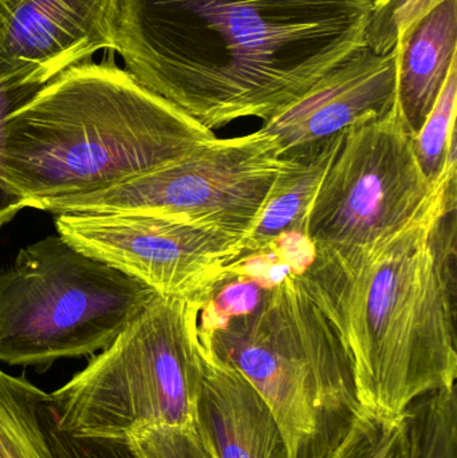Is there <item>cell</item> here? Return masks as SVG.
Listing matches in <instances>:
<instances>
[{"mask_svg":"<svg viewBox=\"0 0 457 458\" xmlns=\"http://www.w3.org/2000/svg\"><path fill=\"white\" fill-rule=\"evenodd\" d=\"M375 0H120L126 72L209 131L267 123L365 46Z\"/></svg>","mask_w":457,"mask_h":458,"instance_id":"1","label":"cell"},{"mask_svg":"<svg viewBox=\"0 0 457 458\" xmlns=\"http://www.w3.org/2000/svg\"><path fill=\"white\" fill-rule=\"evenodd\" d=\"M455 208L453 184L365 255L298 272L345 346L368 413L402 416L419 398L455 389Z\"/></svg>","mask_w":457,"mask_h":458,"instance_id":"2","label":"cell"},{"mask_svg":"<svg viewBox=\"0 0 457 458\" xmlns=\"http://www.w3.org/2000/svg\"><path fill=\"white\" fill-rule=\"evenodd\" d=\"M215 139L113 62H85L5 120L0 182L26 209L123 184Z\"/></svg>","mask_w":457,"mask_h":458,"instance_id":"3","label":"cell"},{"mask_svg":"<svg viewBox=\"0 0 457 458\" xmlns=\"http://www.w3.org/2000/svg\"><path fill=\"white\" fill-rule=\"evenodd\" d=\"M207 301L156 293L106 349L48 394L56 429L128 441L148 428H195L204 379L199 319Z\"/></svg>","mask_w":457,"mask_h":458,"instance_id":"4","label":"cell"},{"mask_svg":"<svg viewBox=\"0 0 457 458\" xmlns=\"http://www.w3.org/2000/svg\"><path fill=\"white\" fill-rule=\"evenodd\" d=\"M199 333L270 406L289 458L330 417L360 408L351 358L297 271L282 275L250 311L201 320Z\"/></svg>","mask_w":457,"mask_h":458,"instance_id":"5","label":"cell"},{"mask_svg":"<svg viewBox=\"0 0 457 458\" xmlns=\"http://www.w3.org/2000/svg\"><path fill=\"white\" fill-rule=\"evenodd\" d=\"M155 295L59 234L32 242L0 271V363L46 370L97 354Z\"/></svg>","mask_w":457,"mask_h":458,"instance_id":"6","label":"cell"},{"mask_svg":"<svg viewBox=\"0 0 457 458\" xmlns=\"http://www.w3.org/2000/svg\"><path fill=\"white\" fill-rule=\"evenodd\" d=\"M456 168L432 182L421 169L399 104L351 126L311 207L305 239L311 260L349 263L385 242L423 214Z\"/></svg>","mask_w":457,"mask_h":458,"instance_id":"7","label":"cell"},{"mask_svg":"<svg viewBox=\"0 0 457 458\" xmlns=\"http://www.w3.org/2000/svg\"><path fill=\"white\" fill-rule=\"evenodd\" d=\"M275 137L258 131L215 139L185 157L99 192L39 201L50 214L137 215L249 234L284 166Z\"/></svg>","mask_w":457,"mask_h":458,"instance_id":"8","label":"cell"},{"mask_svg":"<svg viewBox=\"0 0 457 458\" xmlns=\"http://www.w3.org/2000/svg\"><path fill=\"white\" fill-rule=\"evenodd\" d=\"M75 250L144 283L165 298L209 301L243 274V237L166 217L56 215Z\"/></svg>","mask_w":457,"mask_h":458,"instance_id":"9","label":"cell"},{"mask_svg":"<svg viewBox=\"0 0 457 458\" xmlns=\"http://www.w3.org/2000/svg\"><path fill=\"white\" fill-rule=\"evenodd\" d=\"M120 0H0V64L19 85L46 86L114 50Z\"/></svg>","mask_w":457,"mask_h":458,"instance_id":"10","label":"cell"},{"mask_svg":"<svg viewBox=\"0 0 457 458\" xmlns=\"http://www.w3.org/2000/svg\"><path fill=\"white\" fill-rule=\"evenodd\" d=\"M397 105V51L377 54L362 46L322 77L305 96L260 131L278 140L284 152L325 141Z\"/></svg>","mask_w":457,"mask_h":458,"instance_id":"11","label":"cell"},{"mask_svg":"<svg viewBox=\"0 0 457 458\" xmlns=\"http://www.w3.org/2000/svg\"><path fill=\"white\" fill-rule=\"evenodd\" d=\"M201 344L204 379L196 428L215 458H289L270 406L235 368Z\"/></svg>","mask_w":457,"mask_h":458,"instance_id":"12","label":"cell"},{"mask_svg":"<svg viewBox=\"0 0 457 458\" xmlns=\"http://www.w3.org/2000/svg\"><path fill=\"white\" fill-rule=\"evenodd\" d=\"M397 104L413 136L457 62V0H445L410 27L396 46Z\"/></svg>","mask_w":457,"mask_h":458,"instance_id":"13","label":"cell"},{"mask_svg":"<svg viewBox=\"0 0 457 458\" xmlns=\"http://www.w3.org/2000/svg\"><path fill=\"white\" fill-rule=\"evenodd\" d=\"M343 133L321 142L284 152V166L271 185L265 206L244 237V258L275 252L292 234L305 239L311 207L327 169L332 165Z\"/></svg>","mask_w":457,"mask_h":458,"instance_id":"14","label":"cell"},{"mask_svg":"<svg viewBox=\"0 0 457 458\" xmlns=\"http://www.w3.org/2000/svg\"><path fill=\"white\" fill-rule=\"evenodd\" d=\"M419 403L397 417H380L364 409L335 414L292 458H419Z\"/></svg>","mask_w":457,"mask_h":458,"instance_id":"15","label":"cell"},{"mask_svg":"<svg viewBox=\"0 0 457 458\" xmlns=\"http://www.w3.org/2000/svg\"><path fill=\"white\" fill-rule=\"evenodd\" d=\"M48 393L0 370V458H59L45 421Z\"/></svg>","mask_w":457,"mask_h":458,"instance_id":"16","label":"cell"},{"mask_svg":"<svg viewBox=\"0 0 457 458\" xmlns=\"http://www.w3.org/2000/svg\"><path fill=\"white\" fill-rule=\"evenodd\" d=\"M457 62L444 88L420 131L413 136V148L426 176L439 182L456 168Z\"/></svg>","mask_w":457,"mask_h":458,"instance_id":"17","label":"cell"},{"mask_svg":"<svg viewBox=\"0 0 457 458\" xmlns=\"http://www.w3.org/2000/svg\"><path fill=\"white\" fill-rule=\"evenodd\" d=\"M444 2L445 0H375L365 30V46L383 55L391 53L402 35L412 24Z\"/></svg>","mask_w":457,"mask_h":458,"instance_id":"18","label":"cell"},{"mask_svg":"<svg viewBox=\"0 0 457 458\" xmlns=\"http://www.w3.org/2000/svg\"><path fill=\"white\" fill-rule=\"evenodd\" d=\"M137 458H215L198 428H148L129 437Z\"/></svg>","mask_w":457,"mask_h":458,"instance_id":"19","label":"cell"},{"mask_svg":"<svg viewBox=\"0 0 457 458\" xmlns=\"http://www.w3.org/2000/svg\"><path fill=\"white\" fill-rule=\"evenodd\" d=\"M45 86L19 85L5 77L0 64V133L5 120L21 107L26 106ZM23 206L21 201L5 190L0 182V228L15 219Z\"/></svg>","mask_w":457,"mask_h":458,"instance_id":"20","label":"cell"}]
</instances>
